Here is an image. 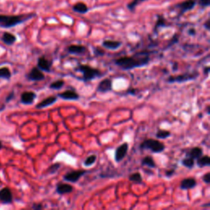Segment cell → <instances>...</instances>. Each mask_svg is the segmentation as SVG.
I'll return each instance as SVG.
<instances>
[{"label": "cell", "instance_id": "obj_13", "mask_svg": "<svg viewBox=\"0 0 210 210\" xmlns=\"http://www.w3.org/2000/svg\"><path fill=\"white\" fill-rule=\"evenodd\" d=\"M0 201L6 205L13 202V194L9 188L5 187L0 190Z\"/></svg>", "mask_w": 210, "mask_h": 210}, {"label": "cell", "instance_id": "obj_25", "mask_svg": "<svg viewBox=\"0 0 210 210\" xmlns=\"http://www.w3.org/2000/svg\"><path fill=\"white\" fill-rule=\"evenodd\" d=\"M171 136V132L168 130L164 129H158L155 134V137L157 139H167Z\"/></svg>", "mask_w": 210, "mask_h": 210}, {"label": "cell", "instance_id": "obj_46", "mask_svg": "<svg viewBox=\"0 0 210 210\" xmlns=\"http://www.w3.org/2000/svg\"><path fill=\"white\" fill-rule=\"evenodd\" d=\"M209 108H210V106L208 105L207 107V113H208V114H209Z\"/></svg>", "mask_w": 210, "mask_h": 210}, {"label": "cell", "instance_id": "obj_37", "mask_svg": "<svg viewBox=\"0 0 210 210\" xmlns=\"http://www.w3.org/2000/svg\"><path fill=\"white\" fill-rule=\"evenodd\" d=\"M32 208L35 210H40L44 208V206L42 205V204H34L32 206Z\"/></svg>", "mask_w": 210, "mask_h": 210}, {"label": "cell", "instance_id": "obj_11", "mask_svg": "<svg viewBox=\"0 0 210 210\" xmlns=\"http://www.w3.org/2000/svg\"><path fill=\"white\" fill-rule=\"evenodd\" d=\"M58 97L63 100H68V101H76L80 99V95L74 89H67L65 91L59 93Z\"/></svg>", "mask_w": 210, "mask_h": 210}, {"label": "cell", "instance_id": "obj_1", "mask_svg": "<svg viewBox=\"0 0 210 210\" xmlns=\"http://www.w3.org/2000/svg\"><path fill=\"white\" fill-rule=\"evenodd\" d=\"M150 54L141 52L135 56H124L114 60V63L122 70H132L137 67H142L150 63Z\"/></svg>", "mask_w": 210, "mask_h": 210}, {"label": "cell", "instance_id": "obj_43", "mask_svg": "<svg viewBox=\"0 0 210 210\" xmlns=\"http://www.w3.org/2000/svg\"><path fill=\"white\" fill-rule=\"evenodd\" d=\"M195 33H196V31H195V30L194 29H190L189 30V31H188V34H190V35H195Z\"/></svg>", "mask_w": 210, "mask_h": 210}, {"label": "cell", "instance_id": "obj_20", "mask_svg": "<svg viewBox=\"0 0 210 210\" xmlns=\"http://www.w3.org/2000/svg\"><path fill=\"white\" fill-rule=\"evenodd\" d=\"M121 41H116V40H104L103 41L102 46L107 49L116 50L121 47Z\"/></svg>", "mask_w": 210, "mask_h": 210}, {"label": "cell", "instance_id": "obj_12", "mask_svg": "<svg viewBox=\"0 0 210 210\" xmlns=\"http://www.w3.org/2000/svg\"><path fill=\"white\" fill-rule=\"evenodd\" d=\"M36 94L33 91H25L21 95V102L23 104L30 105L34 103L36 99Z\"/></svg>", "mask_w": 210, "mask_h": 210}, {"label": "cell", "instance_id": "obj_9", "mask_svg": "<svg viewBox=\"0 0 210 210\" xmlns=\"http://www.w3.org/2000/svg\"><path fill=\"white\" fill-rule=\"evenodd\" d=\"M52 61L49 60L45 56H41L38 58L37 61V67L40 69L42 71L45 72H50L51 67H52Z\"/></svg>", "mask_w": 210, "mask_h": 210}, {"label": "cell", "instance_id": "obj_38", "mask_svg": "<svg viewBox=\"0 0 210 210\" xmlns=\"http://www.w3.org/2000/svg\"><path fill=\"white\" fill-rule=\"evenodd\" d=\"M200 5L202 7H208L209 5V0H200Z\"/></svg>", "mask_w": 210, "mask_h": 210}, {"label": "cell", "instance_id": "obj_29", "mask_svg": "<svg viewBox=\"0 0 210 210\" xmlns=\"http://www.w3.org/2000/svg\"><path fill=\"white\" fill-rule=\"evenodd\" d=\"M11 71L8 67H2L0 68V78H3L5 80H9L11 78Z\"/></svg>", "mask_w": 210, "mask_h": 210}, {"label": "cell", "instance_id": "obj_27", "mask_svg": "<svg viewBox=\"0 0 210 210\" xmlns=\"http://www.w3.org/2000/svg\"><path fill=\"white\" fill-rule=\"evenodd\" d=\"M181 164L186 168L191 169V168H194V159H193L191 158L186 157L181 160Z\"/></svg>", "mask_w": 210, "mask_h": 210}, {"label": "cell", "instance_id": "obj_8", "mask_svg": "<svg viewBox=\"0 0 210 210\" xmlns=\"http://www.w3.org/2000/svg\"><path fill=\"white\" fill-rule=\"evenodd\" d=\"M26 78L32 81H43L45 78V76L40 69L35 67H33L30 71L29 73L26 75Z\"/></svg>", "mask_w": 210, "mask_h": 210}, {"label": "cell", "instance_id": "obj_26", "mask_svg": "<svg viewBox=\"0 0 210 210\" xmlns=\"http://www.w3.org/2000/svg\"><path fill=\"white\" fill-rule=\"evenodd\" d=\"M129 180L136 184H141L143 182V177L139 172H135L129 176Z\"/></svg>", "mask_w": 210, "mask_h": 210}, {"label": "cell", "instance_id": "obj_42", "mask_svg": "<svg viewBox=\"0 0 210 210\" xmlns=\"http://www.w3.org/2000/svg\"><path fill=\"white\" fill-rule=\"evenodd\" d=\"M172 64H173V66H172V70H173L174 71H176L177 68H178V63H176V62H174Z\"/></svg>", "mask_w": 210, "mask_h": 210}, {"label": "cell", "instance_id": "obj_17", "mask_svg": "<svg viewBox=\"0 0 210 210\" xmlns=\"http://www.w3.org/2000/svg\"><path fill=\"white\" fill-rule=\"evenodd\" d=\"M72 191H73V186H72L71 185H70V184L63 183V182H60V183L57 184L56 192H57L58 194H69V193H71Z\"/></svg>", "mask_w": 210, "mask_h": 210}, {"label": "cell", "instance_id": "obj_14", "mask_svg": "<svg viewBox=\"0 0 210 210\" xmlns=\"http://www.w3.org/2000/svg\"><path fill=\"white\" fill-rule=\"evenodd\" d=\"M197 186L196 180L193 177H188V178L183 179L181 181L180 184V188L184 190H187L193 189Z\"/></svg>", "mask_w": 210, "mask_h": 210}, {"label": "cell", "instance_id": "obj_7", "mask_svg": "<svg viewBox=\"0 0 210 210\" xmlns=\"http://www.w3.org/2000/svg\"><path fill=\"white\" fill-rule=\"evenodd\" d=\"M129 149V144L127 142H124L121 145H119L115 150V154H114V158L117 163H120L123 160L124 158L126 157L127 154Z\"/></svg>", "mask_w": 210, "mask_h": 210}, {"label": "cell", "instance_id": "obj_16", "mask_svg": "<svg viewBox=\"0 0 210 210\" xmlns=\"http://www.w3.org/2000/svg\"><path fill=\"white\" fill-rule=\"evenodd\" d=\"M87 51L85 46L81 45H71L67 48V52L71 54H76V55H81L84 54Z\"/></svg>", "mask_w": 210, "mask_h": 210}, {"label": "cell", "instance_id": "obj_39", "mask_svg": "<svg viewBox=\"0 0 210 210\" xmlns=\"http://www.w3.org/2000/svg\"><path fill=\"white\" fill-rule=\"evenodd\" d=\"M13 97H14V93H13V92H11L10 94L8 95V97L6 98V102H9L11 100H13Z\"/></svg>", "mask_w": 210, "mask_h": 210}, {"label": "cell", "instance_id": "obj_35", "mask_svg": "<svg viewBox=\"0 0 210 210\" xmlns=\"http://www.w3.org/2000/svg\"><path fill=\"white\" fill-rule=\"evenodd\" d=\"M203 181L204 182H205L206 184H209L210 183V173L209 172H207L206 174H205L203 176Z\"/></svg>", "mask_w": 210, "mask_h": 210}, {"label": "cell", "instance_id": "obj_22", "mask_svg": "<svg viewBox=\"0 0 210 210\" xmlns=\"http://www.w3.org/2000/svg\"><path fill=\"white\" fill-rule=\"evenodd\" d=\"M2 40L5 43L6 45H12L16 42V38L14 34L8 33V32H4L2 36Z\"/></svg>", "mask_w": 210, "mask_h": 210}, {"label": "cell", "instance_id": "obj_3", "mask_svg": "<svg viewBox=\"0 0 210 210\" xmlns=\"http://www.w3.org/2000/svg\"><path fill=\"white\" fill-rule=\"evenodd\" d=\"M76 70L81 71L82 73V81L85 82L90 81L95 78L101 77L103 76V72L100 71V69L92 67L87 64H81L80 63L77 67Z\"/></svg>", "mask_w": 210, "mask_h": 210}, {"label": "cell", "instance_id": "obj_23", "mask_svg": "<svg viewBox=\"0 0 210 210\" xmlns=\"http://www.w3.org/2000/svg\"><path fill=\"white\" fill-rule=\"evenodd\" d=\"M141 164L143 166H146V167L150 168H156V163H155L154 159L150 155H147V156H145V157L142 158Z\"/></svg>", "mask_w": 210, "mask_h": 210}, {"label": "cell", "instance_id": "obj_30", "mask_svg": "<svg viewBox=\"0 0 210 210\" xmlns=\"http://www.w3.org/2000/svg\"><path fill=\"white\" fill-rule=\"evenodd\" d=\"M97 160V156L95 154H91L86 158V159L84 161V165L85 167H90Z\"/></svg>", "mask_w": 210, "mask_h": 210}, {"label": "cell", "instance_id": "obj_33", "mask_svg": "<svg viewBox=\"0 0 210 210\" xmlns=\"http://www.w3.org/2000/svg\"><path fill=\"white\" fill-rule=\"evenodd\" d=\"M163 26H165V21H164V19L159 17L157 23H156V26H155V30L157 28H159V27H163Z\"/></svg>", "mask_w": 210, "mask_h": 210}, {"label": "cell", "instance_id": "obj_36", "mask_svg": "<svg viewBox=\"0 0 210 210\" xmlns=\"http://www.w3.org/2000/svg\"><path fill=\"white\" fill-rule=\"evenodd\" d=\"M175 174V169H170V170L166 171L165 175L167 177H172Z\"/></svg>", "mask_w": 210, "mask_h": 210}, {"label": "cell", "instance_id": "obj_28", "mask_svg": "<svg viewBox=\"0 0 210 210\" xmlns=\"http://www.w3.org/2000/svg\"><path fill=\"white\" fill-rule=\"evenodd\" d=\"M64 85H65V81L63 80H57L49 85V88L52 89L58 90V89H62Z\"/></svg>", "mask_w": 210, "mask_h": 210}, {"label": "cell", "instance_id": "obj_10", "mask_svg": "<svg viewBox=\"0 0 210 210\" xmlns=\"http://www.w3.org/2000/svg\"><path fill=\"white\" fill-rule=\"evenodd\" d=\"M113 90V81L109 78L103 79L99 83L96 88V91L99 93H108Z\"/></svg>", "mask_w": 210, "mask_h": 210}, {"label": "cell", "instance_id": "obj_47", "mask_svg": "<svg viewBox=\"0 0 210 210\" xmlns=\"http://www.w3.org/2000/svg\"><path fill=\"white\" fill-rule=\"evenodd\" d=\"M3 149V144H2V142L0 141V150H2Z\"/></svg>", "mask_w": 210, "mask_h": 210}, {"label": "cell", "instance_id": "obj_15", "mask_svg": "<svg viewBox=\"0 0 210 210\" xmlns=\"http://www.w3.org/2000/svg\"><path fill=\"white\" fill-rule=\"evenodd\" d=\"M58 101V96H49V97L46 98L44 100H42L41 102H39V103H37L35 108L37 109H42V108H47L49 107L53 103H55Z\"/></svg>", "mask_w": 210, "mask_h": 210}, {"label": "cell", "instance_id": "obj_6", "mask_svg": "<svg viewBox=\"0 0 210 210\" xmlns=\"http://www.w3.org/2000/svg\"><path fill=\"white\" fill-rule=\"evenodd\" d=\"M87 173V171L85 170H77V171H71L68 173L65 174L63 176V180L67 182L71 183H76L81 179V177L84 176L85 174Z\"/></svg>", "mask_w": 210, "mask_h": 210}, {"label": "cell", "instance_id": "obj_18", "mask_svg": "<svg viewBox=\"0 0 210 210\" xmlns=\"http://www.w3.org/2000/svg\"><path fill=\"white\" fill-rule=\"evenodd\" d=\"M195 4H196L195 0H186V1H184V2L181 3L180 4H178L177 8L181 9V13H184L187 12V11L193 9L194 8Z\"/></svg>", "mask_w": 210, "mask_h": 210}, {"label": "cell", "instance_id": "obj_34", "mask_svg": "<svg viewBox=\"0 0 210 210\" xmlns=\"http://www.w3.org/2000/svg\"><path fill=\"white\" fill-rule=\"evenodd\" d=\"M94 53L96 56H103L104 55V51L102 49H100L99 48H95L94 49Z\"/></svg>", "mask_w": 210, "mask_h": 210}, {"label": "cell", "instance_id": "obj_21", "mask_svg": "<svg viewBox=\"0 0 210 210\" xmlns=\"http://www.w3.org/2000/svg\"><path fill=\"white\" fill-rule=\"evenodd\" d=\"M197 166L200 168L208 167L210 165V158L208 155H202L196 159Z\"/></svg>", "mask_w": 210, "mask_h": 210}, {"label": "cell", "instance_id": "obj_2", "mask_svg": "<svg viewBox=\"0 0 210 210\" xmlns=\"http://www.w3.org/2000/svg\"><path fill=\"white\" fill-rule=\"evenodd\" d=\"M34 14L29 15H20V16H6V15H0V27L4 28H10L13 26L22 23L24 21H27L28 19L33 17Z\"/></svg>", "mask_w": 210, "mask_h": 210}, {"label": "cell", "instance_id": "obj_4", "mask_svg": "<svg viewBox=\"0 0 210 210\" xmlns=\"http://www.w3.org/2000/svg\"><path fill=\"white\" fill-rule=\"evenodd\" d=\"M139 149L150 150L154 154H159L165 150V145L158 139H146L141 142Z\"/></svg>", "mask_w": 210, "mask_h": 210}, {"label": "cell", "instance_id": "obj_24", "mask_svg": "<svg viewBox=\"0 0 210 210\" xmlns=\"http://www.w3.org/2000/svg\"><path fill=\"white\" fill-rule=\"evenodd\" d=\"M72 9H73L74 12L78 13H81V14H84V13H86L88 11H89V8L87 7L86 4H85L83 3H78L75 4V5L72 7Z\"/></svg>", "mask_w": 210, "mask_h": 210}, {"label": "cell", "instance_id": "obj_41", "mask_svg": "<svg viewBox=\"0 0 210 210\" xmlns=\"http://www.w3.org/2000/svg\"><path fill=\"white\" fill-rule=\"evenodd\" d=\"M209 67H204V74H205V76H208V73H209Z\"/></svg>", "mask_w": 210, "mask_h": 210}, {"label": "cell", "instance_id": "obj_40", "mask_svg": "<svg viewBox=\"0 0 210 210\" xmlns=\"http://www.w3.org/2000/svg\"><path fill=\"white\" fill-rule=\"evenodd\" d=\"M136 91L137 90L136 89H130L128 91H127V93H128V94H131V95H136Z\"/></svg>", "mask_w": 210, "mask_h": 210}, {"label": "cell", "instance_id": "obj_48", "mask_svg": "<svg viewBox=\"0 0 210 210\" xmlns=\"http://www.w3.org/2000/svg\"><path fill=\"white\" fill-rule=\"evenodd\" d=\"M143 1H146V0H139V2H143Z\"/></svg>", "mask_w": 210, "mask_h": 210}, {"label": "cell", "instance_id": "obj_45", "mask_svg": "<svg viewBox=\"0 0 210 210\" xmlns=\"http://www.w3.org/2000/svg\"><path fill=\"white\" fill-rule=\"evenodd\" d=\"M5 108V104L3 103H0V112H2Z\"/></svg>", "mask_w": 210, "mask_h": 210}, {"label": "cell", "instance_id": "obj_32", "mask_svg": "<svg viewBox=\"0 0 210 210\" xmlns=\"http://www.w3.org/2000/svg\"><path fill=\"white\" fill-rule=\"evenodd\" d=\"M139 0H133L132 2H131V3L127 5V8H128V9L130 11H134L135 8H136V6L139 4Z\"/></svg>", "mask_w": 210, "mask_h": 210}, {"label": "cell", "instance_id": "obj_19", "mask_svg": "<svg viewBox=\"0 0 210 210\" xmlns=\"http://www.w3.org/2000/svg\"><path fill=\"white\" fill-rule=\"evenodd\" d=\"M203 155V149L200 147H194L190 149L189 151L186 153V157L191 158L194 160H196L197 158H199L200 156Z\"/></svg>", "mask_w": 210, "mask_h": 210}, {"label": "cell", "instance_id": "obj_5", "mask_svg": "<svg viewBox=\"0 0 210 210\" xmlns=\"http://www.w3.org/2000/svg\"><path fill=\"white\" fill-rule=\"evenodd\" d=\"M199 73L194 71V72H186V73L181 74L177 76H170L167 79V82L168 83H184V82L190 81H194L198 77Z\"/></svg>", "mask_w": 210, "mask_h": 210}, {"label": "cell", "instance_id": "obj_31", "mask_svg": "<svg viewBox=\"0 0 210 210\" xmlns=\"http://www.w3.org/2000/svg\"><path fill=\"white\" fill-rule=\"evenodd\" d=\"M61 168V163H52V165L50 166L49 168H48L47 172L49 174H54L56 173L59 168Z\"/></svg>", "mask_w": 210, "mask_h": 210}, {"label": "cell", "instance_id": "obj_44", "mask_svg": "<svg viewBox=\"0 0 210 210\" xmlns=\"http://www.w3.org/2000/svg\"><path fill=\"white\" fill-rule=\"evenodd\" d=\"M204 26H205V28H206V30H208V31H209L210 30V27H209V20H208L205 23V25H204Z\"/></svg>", "mask_w": 210, "mask_h": 210}]
</instances>
